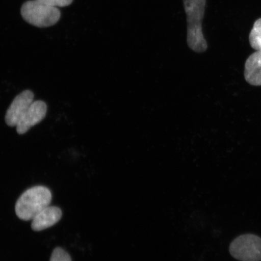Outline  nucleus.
Instances as JSON below:
<instances>
[{"mask_svg": "<svg viewBox=\"0 0 261 261\" xmlns=\"http://www.w3.org/2000/svg\"><path fill=\"white\" fill-rule=\"evenodd\" d=\"M51 198V191L43 186L29 188L16 201V214L22 220H32L39 212L50 205Z\"/></svg>", "mask_w": 261, "mask_h": 261, "instance_id": "f257e3e1", "label": "nucleus"}, {"mask_svg": "<svg viewBox=\"0 0 261 261\" xmlns=\"http://www.w3.org/2000/svg\"><path fill=\"white\" fill-rule=\"evenodd\" d=\"M21 14L25 21L38 28H48L57 23L61 12L57 8L37 0L26 2L22 6Z\"/></svg>", "mask_w": 261, "mask_h": 261, "instance_id": "f03ea898", "label": "nucleus"}, {"mask_svg": "<svg viewBox=\"0 0 261 261\" xmlns=\"http://www.w3.org/2000/svg\"><path fill=\"white\" fill-rule=\"evenodd\" d=\"M231 255L241 261L261 260V238L252 234L236 238L229 248Z\"/></svg>", "mask_w": 261, "mask_h": 261, "instance_id": "7ed1b4c3", "label": "nucleus"}, {"mask_svg": "<svg viewBox=\"0 0 261 261\" xmlns=\"http://www.w3.org/2000/svg\"><path fill=\"white\" fill-rule=\"evenodd\" d=\"M34 94L29 90H24L16 96L6 113V124L11 127L16 126L21 117L34 102Z\"/></svg>", "mask_w": 261, "mask_h": 261, "instance_id": "20e7f679", "label": "nucleus"}, {"mask_svg": "<svg viewBox=\"0 0 261 261\" xmlns=\"http://www.w3.org/2000/svg\"><path fill=\"white\" fill-rule=\"evenodd\" d=\"M47 111V104L44 101H34L16 126L18 135H24L32 127L40 123L46 116Z\"/></svg>", "mask_w": 261, "mask_h": 261, "instance_id": "39448f33", "label": "nucleus"}, {"mask_svg": "<svg viewBox=\"0 0 261 261\" xmlns=\"http://www.w3.org/2000/svg\"><path fill=\"white\" fill-rule=\"evenodd\" d=\"M62 215L63 213L60 208L48 205L39 212L32 220V230L40 231L53 226L60 221Z\"/></svg>", "mask_w": 261, "mask_h": 261, "instance_id": "423d86ee", "label": "nucleus"}, {"mask_svg": "<svg viewBox=\"0 0 261 261\" xmlns=\"http://www.w3.org/2000/svg\"><path fill=\"white\" fill-rule=\"evenodd\" d=\"M245 79L252 86H261V50L248 58L245 64Z\"/></svg>", "mask_w": 261, "mask_h": 261, "instance_id": "0eeeda50", "label": "nucleus"}, {"mask_svg": "<svg viewBox=\"0 0 261 261\" xmlns=\"http://www.w3.org/2000/svg\"><path fill=\"white\" fill-rule=\"evenodd\" d=\"M187 42L189 48L197 53L207 50V44L204 37L202 23L188 24Z\"/></svg>", "mask_w": 261, "mask_h": 261, "instance_id": "6e6552de", "label": "nucleus"}, {"mask_svg": "<svg viewBox=\"0 0 261 261\" xmlns=\"http://www.w3.org/2000/svg\"><path fill=\"white\" fill-rule=\"evenodd\" d=\"M188 24L202 23L206 0H184Z\"/></svg>", "mask_w": 261, "mask_h": 261, "instance_id": "1a4fd4ad", "label": "nucleus"}, {"mask_svg": "<svg viewBox=\"0 0 261 261\" xmlns=\"http://www.w3.org/2000/svg\"><path fill=\"white\" fill-rule=\"evenodd\" d=\"M249 41L254 50H261V18L254 22L249 35Z\"/></svg>", "mask_w": 261, "mask_h": 261, "instance_id": "9d476101", "label": "nucleus"}, {"mask_svg": "<svg viewBox=\"0 0 261 261\" xmlns=\"http://www.w3.org/2000/svg\"><path fill=\"white\" fill-rule=\"evenodd\" d=\"M50 261H72L68 253L61 249L57 247L52 252Z\"/></svg>", "mask_w": 261, "mask_h": 261, "instance_id": "9b49d317", "label": "nucleus"}, {"mask_svg": "<svg viewBox=\"0 0 261 261\" xmlns=\"http://www.w3.org/2000/svg\"><path fill=\"white\" fill-rule=\"evenodd\" d=\"M45 5L52 6V7H66L72 3L73 0H37Z\"/></svg>", "mask_w": 261, "mask_h": 261, "instance_id": "f8f14e48", "label": "nucleus"}]
</instances>
